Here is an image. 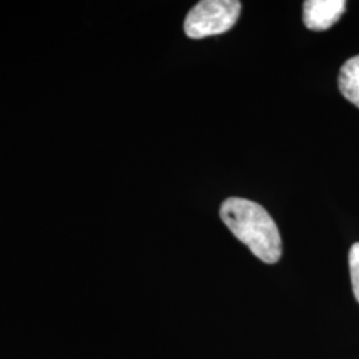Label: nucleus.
Instances as JSON below:
<instances>
[{"label":"nucleus","mask_w":359,"mask_h":359,"mask_svg":"<svg viewBox=\"0 0 359 359\" xmlns=\"http://www.w3.org/2000/svg\"><path fill=\"white\" fill-rule=\"evenodd\" d=\"M240 13L238 0H203L187 15L184 31L191 39L221 35L236 25Z\"/></svg>","instance_id":"2"},{"label":"nucleus","mask_w":359,"mask_h":359,"mask_svg":"<svg viewBox=\"0 0 359 359\" xmlns=\"http://www.w3.org/2000/svg\"><path fill=\"white\" fill-rule=\"evenodd\" d=\"M338 87L347 100L359 108V56L348 59L341 67Z\"/></svg>","instance_id":"4"},{"label":"nucleus","mask_w":359,"mask_h":359,"mask_svg":"<svg viewBox=\"0 0 359 359\" xmlns=\"http://www.w3.org/2000/svg\"><path fill=\"white\" fill-rule=\"evenodd\" d=\"M348 266L355 299L359 302V243L353 245L348 253Z\"/></svg>","instance_id":"5"},{"label":"nucleus","mask_w":359,"mask_h":359,"mask_svg":"<svg viewBox=\"0 0 359 359\" xmlns=\"http://www.w3.org/2000/svg\"><path fill=\"white\" fill-rule=\"evenodd\" d=\"M219 217L229 231L262 262L276 264L283 256V241L274 219L255 201L231 197L219 209Z\"/></svg>","instance_id":"1"},{"label":"nucleus","mask_w":359,"mask_h":359,"mask_svg":"<svg viewBox=\"0 0 359 359\" xmlns=\"http://www.w3.org/2000/svg\"><path fill=\"white\" fill-rule=\"evenodd\" d=\"M345 10V0H308L304 3V23L311 31H325L341 19Z\"/></svg>","instance_id":"3"}]
</instances>
